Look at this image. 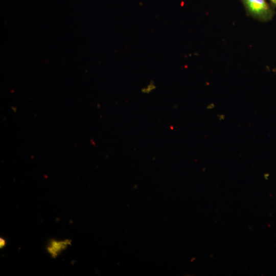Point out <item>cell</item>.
<instances>
[{
    "label": "cell",
    "instance_id": "6da1fadb",
    "mask_svg": "<svg viewBox=\"0 0 276 276\" xmlns=\"http://www.w3.org/2000/svg\"><path fill=\"white\" fill-rule=\"evenodd\" d=\"M246 14L260 21L270 20L275 14V11L266 0H240Z\"/></svg>",
    "mask_w": 276,
    "mask_h": 276
},
{
    "label": "cell",
    "instance_id": "7a4b0ae2",
    "mask_svg": "<svg viewBox=\"0 0 276 276\" xmlns=\"http://www.w3.org/2000/svg\"><path fill=\"white\" fill-rule=\"evenodd\" d=\"M71 240L51 241L47 247V251L52 258H56L63 250L71 245Z\"/></svg>",
    "mask_w": 276,
    "mask_h": 276
},
{
    "label": "cell",
    "instance_id": "3957f363",
    "mask_svg": "<svg viewBox=\"0 0 276 276\" xmlns=\"http://www.w3.org/2000/svg\"><path fill=\"white\" fill-rule=\"evenodd\" d=\"M156 88V86L153 80H151L149 84L146 86L141 88V91L143 94H149L153 90H155Z\"/></svg>",
    "mask_w": 276,
    "mask_h": 276
},
{
    "label": "cell",
    "instance_id": "277c9868",
    "mask_svg": "<svg viewBox=\"0 0 276 276\" xmlns=\"http://www.w3.org/2000/svg\"><path fill=\"white\" fill-rule=\"evenodd\" d=\"M6 244V240L4 239L3 238H1V241H0V245L1 248H3Z\"/></svg>",
    "mask_w": 276,
    "mask_h": 276
},
{
    "label": "cell",
    "instance_id": "5b68a950",
    "mask_svg": "<svg viewBox=\"0 0 276 276\" xmlns=\"http://www.w3.org/2000/svg\"><path fill=\"white\" fill-rule=\"evenodd\" d=\"M270 5L273 7L276 8V0H268Z\"/></svg>",
    "mask_w": 276,
    "mask_h": 276
}]
</instances>
